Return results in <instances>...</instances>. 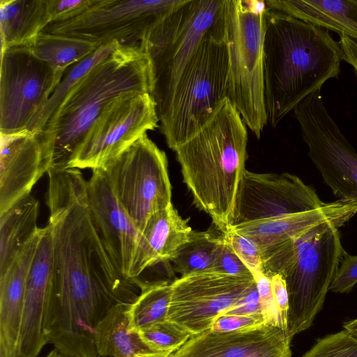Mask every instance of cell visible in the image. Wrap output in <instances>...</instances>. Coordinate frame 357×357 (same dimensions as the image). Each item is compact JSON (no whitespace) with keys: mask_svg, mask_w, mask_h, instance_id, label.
<instances>
[{"mask_svg":"<svg viewBox=\"0 0 357 357\" xmlns=\"http://www.w3.org/2000/svg\"><path fill=\"white\" fill-rule=\"evenodd\" d=\"M343 54L328 31L268 8L264 87L268 122L275 127L307 96L337 78Z\"/></svg>","mask_w":357,"mask_h":357,"instance_id":"1","label":"cell"},{"mask_svg":"<svg viewBox=\"0 0 357 357\" xmlns=\"http://www.w3.org/2000/svg\"><path fill=\"white\" fill-rule=\"evenodd\" d=\"M248 139L245 123L226 98L205 124L174 150L193 204L222 234L231 227Z\"/></svg>","mask_w":357,"mask_h":357,"instance_id":"2","label":"cell"},{"mask_svg":"<svg viewBox=\"0 0 357 357\" xmlns=\"http://www.w3.org/2000/svg\"><path fill=\"white\" fill-rule=\"evenodd\" d=\"M152 86L151 63L139 44L120 45L72 89L36 130L51 151L50 168L69 167L88 131L112 102L127 94H151Z\"/></svg>","mask_w":357,"mask_h":357,"instance_id":"3","label":"cell"},{"mask_svg":"<svg viewBox=\"0 0 357 357\" xmlns=\"http://www.w3.org/2000/svg\"><path fill=\"white\" fill-rule=\"evenodd\" d=\"M339 228L325 222L261 252L265 273L280 274L286 282L291 338L310 328L323 307L346 252Z\"/></svg>","mask_w":357,"mask_h":357,"instance_id":"4","label":"cell"},{"mask_svg":"<svg viewBox=\"0 0 357 357\" xmlns=\"http://www.w3.org/2000/svg\"><path fill=\"white\" fill-rule=\"evenodd\" d=\"M228 84L224 23L204 37L157 114L160 131L171 149L174 151L209 120L227 98Z\"/></svg>","mask_w":357,"mask_h":357,"instance_id":"5","label":"cell"},{"mask_svg":"<svg viewBox=\"0 0 357 357\" xmlns=\"http://www.w3.org/2000/svg\"><path fill=\"white\" fill-rule=\"evenodd\" d=\"M265 1L225 0V38L229 56L227 98L259 139L268 116L264 100Z\"/></svg>","mask_w":357,"mask_h":357,"instance_id":"6","label":"cell"},{"mask_svg":"<svg viewBox=\"0 0 357 357\" xmlns=\"http://www.w3.org/2000/svg\"><path fill=\"white\" fill-rule=\"evenodd\" d=\"M225 5V0H185L145 33L139 46L151 63L157 114L204 37L224 24Z\"/></svg>","mask_w":357,"mask_h":357,"instance_id":"7","label":"cell"},{"mask_svg":"<svg viewBox=\"0 0 357 357\" xmlns=\"http://www.w3.org/2000/svg\"><path fill=\"white\" fill-rule=\"evenodd\" d=\"M102 169L114 196L140 233L153 214L172 205L166 153L146 134Z\"/></svg>","mask_w":357,"mask_h":357,"instance_id":"8","label":"cell"},{"mask_svg":"<svg viewBox=\"0 0 357 357\" xmlns=\"http://www.w3.org/2000/svg\"><path fill=\"white\" fill-rule=\"evenodd\" d=\"M185 0H94L75 19L50 23L42 32L97 43L138 45L147 31Z\"/></svg>","mask_w":357,"mask_h":357,"instance_id":"9","label":"cell"},{"mask_svg":"<svg viewBox=\"0 0 357 357\" xmlns=\"http://www.w3.org/2000/svg\"><path fill=\"white\" fill-rule=\"evenodd\" d=\"M307 155L338 199L357 204V151L324 106L321 89L293 110Z\"/></svg>","mask_w":357,"mask_h":357,"instance_id":"10","label":"cell"},{"mask_svg":"<svg viewBox=\"0 0 357 357\" xmlns=\"http://www.w3.org/2000/svg\"><path fill=\"white\" fill-rule=\"evenodd\" d=\"M59 82L29 45L1 50L0 133L28 129Z\"/></svg>","mask_w":357,"mask_h":357,"instance_id":"11","label":"cell"},{"mask_svg":"<svg viewBox=\"0 0 357 357\" xmlns=\"http://www.w3.org/2000/svg\"><path fill=\"white\" fill-rule=\"evenodd\" d=\"M158 122L150 93L117 98L93 123L68 168L103 167L147 131L158 128Z\"/></svg>","mask_w":357,"mask_h":357,"instance_id":"12","label":"cell"},{"mask_svg":"<svg viewBox=\"0 0 357 357\" xmlns=\"http://www.w3.org/2000/svg\"><path fill=\"white\" fill-rule=\"evenodd\" d=\"M256 283L253 277L214 271L195 273L172 282L167 319L191 336L209 330L215 319L245 296Z\"/></svg>","mask_w":357,"mask_h":357,"instance_id":"13","label":"cell"},{"mask_svg":"<svg viewBox=\"0 0 357 357\" xmlns=\"http://www.w3.org/2000/svg\"><path fill=\"white\" fill-rule=\"evenodd\" d=\"M324 203L314 186L306 185L296 175L245 169L237 190L231 227L313 210Z\"/></svg>","mask_w":357,"mask_h":357,"instance_id":"14","label":"cell"},{"mask_svg":"<svg viewBox=\"0 0 357 357\" xmlns=\"http://www.w3.org/2000/svg\"><path fill=\"white\" fill-rule=\"evenodd\" d=\"M87 204L94 228L112 264L127 280H135L140 232L114 196L102 168L87 181Z\"/></svg>","mask_w":357,"mask_h":357,"instance_id":"15","label":"cell"},{"mask_svg":"<svg viewBox=\"0 0 357 357\" xmlns=\"http://www.w3.org/2000/svg\"><path fill=\"white\" fill-rule=\"evenodd\" d=\"M1 135L0 215L30 195L51 167L52 153L38 131L24 130Z\"/></svg>","mask_w":357,"mask_h":357,"instance_id":"16","label":"cell"},{"mask_svg":"<svg viewBox=\"0 0 357 357\" xmlns=\"http://www.w3.org/2000/svg\"><path fill=\"white\" fill-rule=\"evenodd\" d=\"M52 289V239L50 226L41 228L29 271L17 357H37L47 344L46 322Z\"/></svg>","mask_w":357,"mask_h":357,"instance_id":"17","label":"cell"},{"mask_svg":"<svg viewBox=\"0 0 357 357\" xmlns=\"http://www.w3.org/2000/svg\"><path fill=\"white\" fill-rule=\"evenodd\" d=\"M356 213L355 202L337 199L313 210L253 221L231 229L251 238L261 252L325 222H333L341 227Z\"/></svg>","mask_w":357,"mask_h":357,"instance_id":"18","label":"cell"},{"mask_svg":"<svg viewBox=\"0 0 357 357\" xmlns=\"http://www.w3.org/2000/svg\"><path fill=\"white\" fill-rule=\"evenodd\" d=\"M287 337V331L265 324L229 332L207 330L192 336L170 357H250Z\"/></svg>","mask_w":357,"mask_h":357,"instance_id":"19","label":"cell"},{"mask_svg":"<svg viewBox=\"0 0 357 357\" xmlns=\"http://www.w3.org/2000/svg\"><path fill=\"white\" fill-rule=\"evenodd\" d=\"M41 228L0 274V346L8 357H17L26 284Z\"/></svg>","mask_w":357,"mask_h":357,"instance_id":"20","label":"cell"},{"mask_svg":"<svg viewBox=\"0 0 357 357\" xmlns=\"http://www.w3.org/2000/svg\"><path fill=\"white\" fill-rule=\"evenodd\" d=\"M192 231L172 204L153 214L140 233L135 278L158 263L171 261Z\"/></svg>","mask_w":357,"mask_h":357,"instance_id":"21","label":"cell"},{"mask_svg":"<svg viewBox=\"0 0 357 357\" xmlns=\"http://www.w3.org/2000/svg\"><path fill=\"white\" fill-rule=\"evenodd\" d=\"M267 7L357 41V0H265Z\"/></svg>","mask_w":357,"mask_h":357,"instance_id":"22","label":"cell"},{"mask_svg":"<svg viewBox=\"0 0 357 357\" xmlns=\"http://www.w3.org/2000/svg\"><path fill=\"white\" fill-rule=\"evenodd\" d=\"M50 22L47 0H1V50L31 45Z\"/></svg>","mask_w":357,"mask_h":357,"instance_id":"23","label":"cell"},{"mask_svg":"<svg viewBox=\"0 0 357 357\" xmlns=\"http://www.w3.org/2000/svg\"><path fill=\"white\" fill-rule=\"evenodd\" d=\"M39 202L31 194L0 215V274L39 230Z\"/></svg>","mask_w":357,"mask_h":357,"instance_id":"24","label":"cell"},{"mask_svg":"<svg viewBox=\"0 0 357 357\" xmlns=\"http://www.w3.org/2000/svg\"><path fill=\"white\" fill-rule=\"evenodd\" d=\"M130 303L120 302L114 305L98 324L95 345L99 357H135L152 352L138 333L130 331Z\"/></svg>","mask_w":357,"mask_h":357,"instance_id":"25","label":"cell"},{"mask_svg":"<svg viewBox=\"0 0 357 357\" xmlns=\"http://www.w3.org/2000/svg\"><path fill=\"white\" fill-rule=\"evenodd\" d=\"M29 46L39 59L49 64L59 81L69 67L100 47L97 43L78 38L44 32Z\"/></svg>","mask_w":357,"mask_h":357,"instance_id":"26","label":"cell"},{"mask_svg":"<svg viewBox=\"0 0 357 357\" xmlns=\"http://www.w3.org/2000/svg\"><path fill=\"white\" fill-rule=\"evenodd\" d=\"M140 292L130 303L128 310L129 328L137 333L167 319L172 298V282L169 280L142 282L136 278Z\"/></svg>","mask_w":357,"mask_h":357,"instance_id":"27","label":"cell"},{"mask_svg":"<svg viewBox=\"0 0 357 357\" xmlns=\"http://www.w3.org/2000/svg\"><path fill=\"white\" fill-rule=\"evenodd\" d=\"M120 45L118 42L100 46L81 61L69 67L52 94L43 111L33 119L28 130H38L54 114L66 97L75 85L98 63L107 58Z\"/></svg>","mask_w":357,"mask_h":357,"instance_id":"28","label":"cell"},{"mask_svg":"<svg viewBox=\"0 0 357 357\" xmlns=\"http://www.w3.org/2000/svg\"><path fill=\"white\" fill-rule=\"evenodd\" d=\"M223 234L192 231L190 240L183 244L170 261L173 269L181 276L210 271L215 259Z\"/></svg>","mask_w":357,"mask_h":357,"instance_id":"29","label":"cell"},{"mask_svg":"<svg viewBox=\"0 0 357 357\" xmlns=\"http://www.w3.org/2000/svg\"><path fill=\"white\" fill-rule=\"evenodd\" d=\"M137 333L152 352L167 354L176 351L192 337L187 331L167 319Z\"/></svg>","mask_w":357,"mask_h":357,"instance_id":"30","label":"cell"},{"mask_svg":"<svg viewBox=\"0 0 357 357\" xmlns=\"http://www.w3.org/2000/svg\"><path fill=\"white\" fill-rule=\"evenodd\" d=\"M302 357H357V340L344 329L319 340Z\"/></svg>","mask_w":357,"mask_h":357,"instance_id":"31","label":"cell"},{"mask_svg":"<svg viewBox=\"0 0 357 357\" xmlns=\"http://www.w3.org/2000/svg\"><path fill=\"white\" fill-rule=\"evenodd\" d=\"M223 234L228 244L250 270L255 280L265 273L260 250L251 238L231 229Z\"/></svg>","mask_w":357,"mask_h":357,"instance_id":"32","label":"cell"},{"mask_svg":"<svg viewBox=\"0 0 357 357\" xmlns=\"http://www.w3.org/2000/svg\"><path fill=\"white\" fill-rule=\"evenodd\" d=\"M210 271L236 277H253L250 270L228 244L224 234Z\"/></svg>","mask_w":357,"mask_h":357,"instance_id":"33","label":"cell"},{"mask_svg":"<svg viewBox=\"0 0 357 357\" xmlns=\"http://www.w3.org/2000/svg\"><path fill=\"white\" fill-rule=\"evenodd\" d=\"M51 22H62L76 18L86 12L94 0H47Z\"/></svg>","mask_w":357,"mask_h":357,"instance_id":"34","label":"cell"},{"mask_svg":"<svg viewBox=\"0 0 357 357\" xmlns=\"http://www.w3.org/2000/svg\"><path fill=\"white\" fill-rule=\"evenodd\" d=\"M264 324L280 328V318L272 291L270 278L264 273L255 280Z\"/></svg>","mask_w":357,"mask_h":357,"instance_id":"35","label":"cell"},{"mask_svg":"<svg viewBox=\"0 0 357 357\" xmlns=\"http://www.w3.org/2000/svg\"><path fill=\"white\" fill-rule=\"evenodd\" d=\"M357 284V255L344 252L330 286L334 293H348Z\"/></svg>","mask_w":357,"mask_h":357,"instance_id":"36","label":"cell"},{"mask_svg":"<svg viewBox=\"0 0 357 357\" xmlns=\"http://www.w3.org/2000/svg\"><path fill=\"white\" fill-rule=\"evenodd\" d=\"M264 324L262 314L252 315L222 314L218 317L211 328L214 332L236 331Z\"/></svg>","mask_w":357,"mask_h":357,"instance_id":"37","label":"cell"},{"mask_svg":"<svg viewBox=\"0 0 357 357\" xmlns=\"http://www.w3.org/2000/svg\"><path fill=\"white\" fill-rule=\"evenodd\" d=\"M270 278L271 287L280 318V328L287 331L289 309V295L286 282L278 273H265Z\"/></svg>","mask_w":357,"mask_h":357,"instance_id":"38","label":"cell"},{"mask_svg":"<svg viewBox=\"0 0 357 357\" xmlns=\"http://www.w3.org/2000/svg\"><path fill=\"white\" fill-rule=\"evenodd\" d=\"M256 314H261V308L255 283L248 294L224 314L252 315Z\"/></svg>","mask_w":357,"mask_h":357,"instance_id":"39","label":"cell"},{"mask_svg":"<svg viewBox=\"0 0 357 357\" xmlns=\"http://www.w3.org/2000/svg\"><path fill=\"white\" fill-rule=\"evenodd\" d=\"M340 45L343 60L350 64L357 75V41L347 36H340Z\"/></svg>","mask_w":357,"mask_h":357,"instance_id":"40","label":"cell"},{"mask_svg":"<svg viewBox=\"0 0 357 357\" xmlns=\"http://www.w3.org/2000/svg\"><path fill=\"white\" fill-rule=\"evenodd\" d=\"M291 337H287L275 345L253 354L250 357H291Z\"/></svg>","mask_w":357,"mask_h":357,"instance_id":"41","label":"cell"},{"mask_svg":"<svg viewBox=\"0 0 357 357\" xmlns=\"http://www.w3.org/2000/svg\"><path fill=\"white\" fill-rule=\"evenodd\" d=\"M343 328L357 340V319L345 323Z\"/></svg>","mask_w":357,"mask_h":357,"instance_id":"42","label":"cell"},{"mask_svg":"<svg viewBox=\"0 0 357 357\" xmlns=\"http://www.w3.org/2000/svg\"><path fill=\"white\" fill-rule=\"evenodd\" d=\"M171 354H167L163 353H145V354H139L137 355L135 357H170Z\"/></svg>","mask_w":357,"mask_h":357,"instance_id":"43","label":"cell"},{"mask_svg":"<svg viewBox=\"0 0 357 357\" xmlns=\"http://www.w3.org/2000/svg\"><path fill=\"white\" fill-rule=\"evenodd\" d=\"M46 357H66L57 349H54L50 351Z\"/></svg>","mask_w":357,"mask_h":357,"instance_id":"44","label":"cell"},{"mask_svg":"<svg viewBox=\"0 0 357 357\" xmlns=\"http://www.w3.org/2000/svg\"><path fill=\"white\" fill-rule=\"evenodd\" d=\"M0 357H7V353L5 349L0 346Z\"/></svg>","mask_w":357,"mask_h":357,"instance_id":"45","label":"cell"}]
</instances>
